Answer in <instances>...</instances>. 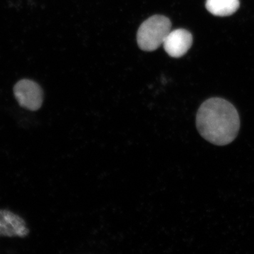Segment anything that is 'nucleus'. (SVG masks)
I'll return each mask as SVG.
<instances>
[{
	"label": "nucleus",
	"instance_id": "f257e3e1",
	"mask_svg": "<svg viewBox=\"0 0 254 254\" xmlns=\"http://www.w3.org/2000/svg\"><path fill=\"white\" fill-rule=\"evenodd\" d=\"M197 129L206 141L226 145L236 138L240 128L238 112L233 105L220 98L205 100L197 112Z\"/></svg>",
	"mask_w": 254,
	"mask_h": 254
},
{
	"label": "nucleus",
	"instance_id": "f03ea898",
	"mask_svg": "<svg viewBox=\"0 0 254 254\" xmlns=\"http://www.w3.org/2000/svg\"><path fill=\"white\" fill-rule=\"evenodd\" d=\"M172 23L168 17L155 15L142 23L137 32V43L140 49L151 52L163 45L171 30Z\"/></svg>",
	"mask_w": 254,
	"mask_h": 254
},
{
	"label": "nucleus",
	"instance_id": "7ed1b4c3",
	"mask_svg": "<svg viewBox=\"0 0 254 254\" xmlns=\"http://www.w3.org/2000/svg\"><path fill=\"white\" fill-rule=\"evenodd\" d=\"M14 94L18 105L25 109L37 111L43 105V89L32 80L22 79L17 82L14 87Z\"/></svg>",
	"mask_w": 254,
	"mask_h": 254
},
{
	"label": "nucleus",
	"instance_id": "20e7f679",
	"mask_svg": "<svg viewBox=\"0 0 254 254\" xmlns=\"http://www.w3.org/2000/svg\"><path fill=\"white\" fill-rule=\"evenodd\" d=\"M193 37L185 29L170 31L163 43L164 49L172 58H181L190 49Z\"/></svg>",
	"mask_w": 254,
	"mask_h": 254
},
{
	"label": "nucleus",
	"instance_id": "39448f33",
	"mask_svg": "<svg viewBox=\"0 0 254 254\" xmlns=\"http://www.w3.org/2000/svg\"><path fill=\"white\" fill-rule=\"evenodd\" d=\"M25 220L8 210H0V237H21L29 235Z\"/></svg>",
	"mask_w": 254,
	"mask_h": 254
},
{
	"label": "nucleus",
	"instance_id": "423d86ee",
	"mask_svg": "<svg viewBox=\"0 0 254 254\" xmlns=\"http://www.w3.org/2000/svg\"><path fill=\"white\" fill-rule=\"evenodd\" d=\"M239 0H206L205 7L209 12L217 16H228L240 8Z\"/></svg>",
	"mask_w": 254,
	"mask_h": 254
}]
</instances>
